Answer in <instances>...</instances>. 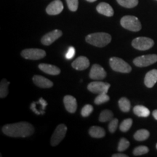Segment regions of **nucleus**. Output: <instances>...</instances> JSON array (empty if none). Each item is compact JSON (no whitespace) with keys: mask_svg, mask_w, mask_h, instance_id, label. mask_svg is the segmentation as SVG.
Wrapping results in <instances>:
<instances>
[{"mask_svg":"<svg viewBox=\"0 0 157 157\" xmlns=\"http://www.w3.org/2000/svg\"><path fill=\"white\" fill-rule=\"evenodd\" d=\"M87 2H95L96 0H87Z\"/></svg>","mask_w":157,"mask_h":157,"instance_id":"nucleus-36","label":"nucleus"},{"mask_svg":"<svg viewBox=\"0 0 157 157\" xmlns=\"http://www.w3.org/2000/svg\"><path fill=\"white\" fill-rule=\"evenodd\" d=\"M110 100L109 96L107 95V93L100 94L98 95L95 99V103L96 105H101L102 103H105Z\"/></svg>","mask_w":157,"mask_h":157,"instance_id":"nucleus-27","label":"nucleus"},{"mask_svg":"<svg viewBox=\"0 0 157 157\" xmlns=\"http://www.w3.org/2000/svg\"><path fill=\"white\" fill-rule=\"evenodd\" d=\"M86 42L98 48H103L111 42V36L104 32L94 33L87 35L85 38Z\"/></svg>","mask_w":157,"mask_h":157,"instance_id":"nucleus-2","label":"nucleus"},{"mask_svg":"<svg viewBox=\"0 0 157 157\" xmlns=\"http://www.w3.org/2000/svg\"><path fill=\"white\" fill-rule=\"evenodd\" d=\"M132 124V119H124L122 122L121 123L120 126H119V129L121 132H126L131 128Z\"/></svg>","mask_w":157,"mask_h":157,"instance_id":"nucleus-26","label":"nucleus"},{"mask_svg":"<svg viewBox=\"0 0 157 157\" xmlns=\"http://www.w3.org/2000/svg\"><path fill=\"white\" fill-rule=\"evenodd\" d=\"M21 56L25 59H29V60H40L46 56V52L42 49H25L21 52Z\"/></svg>","mask_w":157,"mask_h":157,"instance_id":"nucleus-6","label":"nucleus"},{"mask_svg":"<svg viewBox=\"0 0 157 157\" xmlns=\"http://www.w3.org/2000/svg\"><path fill=\"white\" fill-rule=\"evenodd\" d=\"M119 106L123 112H129L131 109L130 101L127 98H121L119 101Z\"/></svg>","mask_w":157,"mask_h":157,"instance_id":"nucleus-22","label":"nucleus"},{"mask_svg":"<svg viewBox=\"0 0 157 157\" xmlns=\"http://www.w3.org/2000/svg\"><path fill=\"white\" fill-rule=\"evenodd\" d=\"M156 149H157V143H156Z\"/></svg>","mask_w":157,"mask_h":157,"instance_id":"nucleus-37","label":"nucleus"},{"mask_svg":"<svg viewBox=\"0 0 157 157\" xmlns=\"http://www.w3.org/2000/svg\"><path fill=\"white\" fill-rule=\"evenodd\" d=\"M74 55H75V49L73 47H70L68 48V52H66V58L68 59V60H71L74 57Z\"/></svg>","mask_w":157,"mask_h":157,"instance_id":"nucleus-33","label":"nucleus"},{"mask_svg":"<svg viewBox=\"0 0 157 157\" xmlns=\"http://www.w3.org/2000/svg\"><path fill=\"white\" fill-rule=\"evenodd\" d=\"M157 82V69H153L146 74L144 79L145 85L147 87L151 88Z\"/></svg>","mask_w":157,"mask_h":157,"instance_id":"nucleus-16","label":"nucleus"},{"mask_svg":"<svg viewBox=\"0 0 157 157\" xmlns=\"http://www.w3.org/2000/svg\"><path fill=\"white\" fill-rule=\"evenodd\" d=\"M39 68L44 73L50 74V75H58L60 73V68L53 65L41 63L39 65Z\"/></svg>","mask_w":157,"mask_h":157,"instance_id":"nucleus-18","label":"nucleus"},{"mask_svg":"<svg viewBox=\"0 0 157 157\" xmlns=\"http://www.w3.org/2000/svg\"><path fill=\"white\" fill-rule=\"evenodd\" d=\"M152 114H153V117H154V119H156V120H157V109L154 110V111H153Z\"/></svg>","mask_w":157,"mask_h":157,"instance_id":"nucleus-35","label":"nucleus"},{"mask_svg":"<svg viewBox=\"0 0 157 157\" xmlns=\"http://www.w3.org/2000/svg\"><path fill=\"white\" fill-rule=\"evenodd\" d=\"M129 146V142L128 140H127L124 137H122L119 143V146H118V151L120 152L124 151L127 150Z\"/></svg>","mask_w":157,"mask_h":157,"instance_id":"nucleus-29","label":"nucleus"},{"mask_svg":"<svg viewBox=\"0 0 157 157\" xmlns=\"http://www.w3.org/2000/svg\"><path fill=\"white\" fill-rule=\"evenodd\" d=\"M33 82L36 86L41 88H50L53 86L52 82L42 76L35 75L33 77Z\"/></svg>","mask_w":157,"mask_h":157,"instance_id":"nucleus-15","label":"nucleus"},{"mask_svg":"<svg viewBox=\"0 0 157 157\" xmlns=\"http://www.w3.org/2000/svg\"><path fill=\"white\" fill-rule=\"evenodd\" d=\"M113 112L110 110H104L100 114L99 121L101 122H106L113 119Z\"/></svg>","mask_w":157,"mask_h":157,"instance_id":"nucleus-23","label":"nucleus"},{"mask_svg":"<svg viewBox=\"0 0 157 157\" xmlns=\"http://www.w3.org/2000/svg\"><path fill=\"white\" fill-rule=\"evenodd\" d=\"M157 62V55H146L137 57L133 60L134 63L137 67H146Z\"/></svg>","mask_w":157,"mask_h":157,"instance_id":"nucleus-7","label":"nucleus"},{"mask_svg":"<svg viewBox=\"0 0 157 157\" xmlns=\"http://www.w3.org/2000/svg\"><path fill=\"white\" fill-rule=\"evenodd\" d=\"M96 10L100 14H102L103 15H105V16L108 17H111L113 15V10L111 6L109 5V4L105 3V2H101L100 3L99 5L97 6L96 7Z\"/></svg>","mask_w":157,"mask_h":157,"instance_id":"nucleus-17","label":"nucleus"},{"mask_svg":"<svg viewBox=\"0 0 157 157\" xmlns=\"http://www.w3.org/2000/svg\"><path fill=\"white\" fill-rule=\"evenodd\" d=\"M106 76V72L102 66L98 64H94L90 72V77L92 79L102 80Z\"/></svg>","mask_w":157,"mask_h":157,"instance_id":"nucleus-11","label":"nucleus"},{"mask_svg":"<svg viewBox=\"0 0 157 157\" xmlns=\"http://www.w3.org/2000/svg\"><path fill=\"white\" fill-rule=\"evenodd\" d=\"M121 26L125 29L131 31H139L142 28L141 23L138 18L132 15H126L121 19Z\"/></svg>","mask_w":157,"mask_h":157,"instance_id":"nucleus-3","label":"nucleus"},{"mask_svg":"<svg viewBox=\"0 0 157 157\" xmlns=\"http://www.w3.org/2000/svg\"><path fill=\"white\" fill-rule=\"evenodd\" d=\"M66 132H67V127L63 124H59L56 127L53 135L51 137V145L52 146H56L57 145H58L63 140L65 136H66Z\"/></svg>","mask_w":157,"mask_h":157,"instance_id":"nucleus-8","label":"nucleus"},{"mask_svg":"<svg viewBox=\"0 0 157 157\" xmlns=\"http://www.w3.org/2000/svg\"><path fill=\"white\" fill-rule=\"evenodd\" d=\"M2 132L9 137H25L34 132V128L30 123L23 121L5 125L2 127Z\"/></svg>","mask_w":157,"mask_h":157,"instance_id":"nucleus-1","label":"nucleus"},{"mask_svg":"<svg viewBox=\"0 0 157 157\" xmlns=\"http://www.w3.org/2000/svg\"><path fill=\"white\" fill-rule=\"evenodd\" d=\"M118 124H119V120L117 119H111L109 124V130L111 133H113L117 130Z\"/></svg>","mask_w":157,"mask_h":157,"instance_id":"nucleus-32","label":"nucleus"},{"mask_svg":"<svg viewBox=\"0 0 157 157\" xmlns=\"http://www.w3.org/2000/svg\"><path fill=\"white\" fill-rule=\"evenodd\" d=\"M121 6L126 8H133L138 5V0H117Z\"/></svg>","mask_w":157,"mask_h":157,"instance_id":"nucleus-24","label":"nucleus"},{"mask_svg":"<svg viewBox=\"0 0 157 157\" xmlns=\"http://www.w3.org/2000/svg\"><path fill=\"white\" fill-rule=\"evenodd\" d=\"M10 82H7L5 78H3L1 82L0 85V98H4L8 94V86Z\"/></svg>","mask_w":157,"mask_h":157,"instance_id":"nucleus-25","label":"nucleus"},{"mask_svg":"<svg viewBox=\"0 0 157 157\" xmlns=\"http://www.w3.org/2000/svg\"><path fill=\"white\" fill-rule=\"evenodd\" d=\"M154 42L148 37H137L132 42V45L135 49L138 50H147L154 46Z\"/></svg>","mask_w":157,"mask_h":157,"instance_id":"nucleus-5","label":"nucleus"},{"mask_svg":"<svg viewBox=\"0 0 157 157\" xmlns=\"http://www.w3.org/2000/svg\"><path fill=\"white\" fill-rule=\"evenodd\" d=\"M63 10V5L60 0H54L46 8V12L48 15H56L60 14Z\"/></svg>","mask_w":157,"mask_h":157,"instance_id":"nucleus-12","label":"nucleus"},{"mask_svg":"<svg viewBox=\"0 0 157 157\" xmlns=\"http://www.w3.org/2000/svg\"><path fill=\"white\" fill-rule=\"evenodd\" d=\"M109 64L111 68L114 71L119 72V73L127 74L132 71L131 66L127 62H125L121 58H117V57H113V58H110Z\"/></svg>","mask_w":157,"mask_h":157,"instance_id":"nucleus-4","label":"nucleus"},{"mask_svg":"<svg viewBox=\"0 0 157 157\" xmlns=\"http://www.w3.org/2000/svg\"><path fill=\"white\" fill-rule=\"evenodd\" d=\"M112 156L113 157H127L128 156L126 154H113Z\"/></svg>","mask_w":157,"mask_h":157,"instance_id":"nucleus-34","label":"nucleus"},{"mask_svg":"<svg viewBox=\"0 0 157 157\" xmlns=\"http://www.w3.org/2000/svg\"><path fill=\"white\" fill-rule=\"evenodd\" d=\"M90 66V61L87 58L84 56H80L76 58L71 63V66L74 69L78 71H83L87 69Z\"/></svg>","mask_w":157,"mask_h":157,"instance_id":"nucleus-14","label":"nucleus"},{"mask_svg":"<svg viewBox=\"0 0 157 157\" xmlns=\"http://www.w3.org/2000/svg\"><path fill=\"white\" fill-rule=\"evenodd\" d=\"M66 2H67L68 9L71 11L75 12L77 10L78 6V0H66Z\"/></svg>","mask_w":157,"mask_h":157,"instance_id":"nucleus-31","label":"nucleus"},{"mask_svg":"<svg viewBox=\"0 0 157 157\" xmlns=\"http://www.w3.org/2000/svg\"><path fill=\"white\" fill-rule=\"evenodd\" d=\"M110 84L103 82H93L88 84L87 89L91 93L100 95L107 93L110 88Z\"/></svg>","mask_w":157,"mask_h":157,"instance_id":"nucleus-9","label":"nucleus"},{"mask_svg":"<svg viewBox=\"0 0 157 157\" xmlns=\"http://www.w3.org/2000/svg\"><path fill=\"white\" fill-rule=\"evenodd\" d=\"M149 136H150V132L145 129H139L134 134V138L137 141L146 140L148 138Z\"/></svg>","mask_w":157,"mask_h":157,"instance_id":"nucleus-21","label":"nucleus"},{"mask_svg":"<svg viewBox=\"0 0 157 157\" xmlns=\"http://www.w3.org/2000/svg\"><path fill=\"white\" fill-rule=\"evenodd\" d=\"M93 105H90V104H87V105H84V106L82 108L81 113L82 116L83 117H87L91 114V113L93 112Z\"/></svg>","mask_w":157,"mask_h":157,"instance_id":"nucleus-30","label":"nucleus"},{"mask_svg":"<svg viewBox=\"0 0 157 157\" xmlns=\"http://www.w3.org/2000/svg\"><path fill=\"white\" fill-rule=\"evenodd\" d=\"M89 134L91 137H95V138H102L105 136V132L104 129L102 127L98 126H93L90 129Z\"/></svg>","mask_w":157,"mask_h":157,"instance_id":"nucleus-19","label":"nucleus"},{"mask_svg":"<svg viewBox=\"0 0 157 157\" xmlns=\"http://www.w3.org/2000/svg\"><path fill=\"white\" fill-rule=\"evenodd\" d=\"M156 1H157V0H156Z\"/></svg>","mask_w":157,"mask_h":157,"instance_id":"nucleus-38","label":"nucleus"},{"mask_svg":"<svg viewBox=\"0 0 157 157\" xmlns=\"http://www.w3.org/2000/svg\"><path fill=\"white\" fill-rule=\"evenodd\" d=\"M63 103L66 111L71 113L76 112L77 109V102L75 98L71 95H66L63 98Z\"/></svg>","mask_w":157,"mask_h":157,"instance_id":"nucleus-13","label":"nucleus"},{"mask_svg":"<svg viewBox=\"0 0 157 157\" xmlns=\"http://www.w3.org/2000/svg\"><path fill=\"white\" fill-rule=\"evenodd\" d=\"M134 113L139 117H148L150 115V111L148 108L143 105H135L133 109Z\"/></svg>","mask_w":157,"mask_h":157,"instance_id":"nucleus-20","label":"nucleus"},{"mask_svg":"<svg viewBox=\"0 0 157 157\" xmlns=\"http://www.w3.org/2000/svg\"><path fill=\"white\" fill-rule=\"evenodd\" d=\"M62 34L63 33L61 31L56 29V30L50 31V32L45 34L41 39V42H42V44L48 46V45L52 44L54 42H56L57 39L62 36Z\"/></svg>","mask_w":157,"mask_h":157,"instance_id":"nucleus-10","label":"nucleus"},{"mask_svg":"<svg viewBox=\"0 0 157 157\" xmlns=\"http://www.w3.org/2000/svg\"><path fill=\"white\" fill-rule=\"evenodd\" d=\"M149 149L147 146H137L133 150V154L135 156H141V155L146 154L147 153H148Z\"/></svg>","mask_w":157,"mask_h":157,"instance_id":"nucleus-28","label":"nucleus"}]
</instances>
